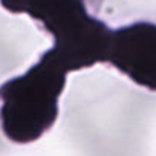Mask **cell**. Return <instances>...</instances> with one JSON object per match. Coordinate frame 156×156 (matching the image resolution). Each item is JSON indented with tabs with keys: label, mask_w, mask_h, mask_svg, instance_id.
I'll return each mask as SVG.
<instances>
[{
	"label": "cell",
	"mask_w": 156,
	"mask_h": 156,
	"mask_svg": "<svg viewBox=\"0 0 156 156\" xmlns=\"http://www.w3.org/2000/svg\"><path fill=\"white\" fill-rule=\"evenodd\" d=\"M8 12L28 14L52 34L41 57L67 73L107 63L112 29L87 11L86 0H0Z\"/></svg>",
	"instance_id": "6da1fadb"
},
{
	"label": "cell",
	"mask_w": 156,
	"mask_h": 156,
	"mask_svg": "<svg viewBox=\"0 0 156 156\" xmlns=\"http://www.w3.org/2000/svg\"><path fill=\"white\" fill-rule=\"evenodd\" d=\"M66 78L67 72L40 57L23 75L0 86V121L8 139L28 144L54 126Z\"/></svg>",
	"instance_id": "7a4b0ae2"
},
{
	"label": "cell",
	"mask_w": 156,
	"mask_h": 156,
	"mask_svg": "<svg viewBox=\"0 0 156 156\" xmlns=\"http://www.w3.org/2000/svg\"><path fill=\"white\" fill-rule=\"evenodd\" d=\"M109 64L130 80L156 90V25L135 22L119 29H112L109 46Z\"/></svg>",
	"instance_id": "3957f363"
}]
</instances>
